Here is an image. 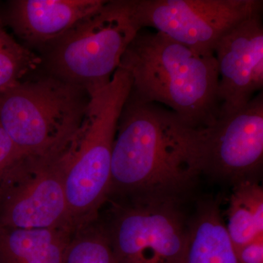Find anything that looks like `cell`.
<instances>
[{"label": "cell", "instance_id": "cell-1", "mask_svg": "<svg viewBox=\"0 0 263 263\" xmlns=\"http://www.w3.org/2000/svg\"><path fill=\"white\" fill-rule=\"evenodd\" d=\"M202 174L201 129L129 95L118 123L108 194L179 201Z\"/></svg>", "mask_w": 263, "mask_h": 263}, {"label": "cell", "instance_id": "cell-2", "mask_svg": "<svg viewBox=\"0 0 263 263\" xmlns=\"http://www.w3.org/2000/svg\"><path fill=\"white\" fill-rule=\"evenodd\" d=\"M119 67L130 76V96L160 104L195 129L219 118V73L214 53H200L155 30L142 29Z\"/></svg>", "mask_w": 263, "mask_h": 263}, {"label": "cell", "instance_id": "cell-3", "mask_svg": "<svg viewBox=\"0 0 263 263\" xmlns=\"http://www.w3.org/2000/svg\"><path fill=\"white\" fill-rule=\"evenodd\" d=\"M90 95L84 88L45 75L0 91V127L25 157L67 149L84 122Z\"/></svg>", "mask_w": 263, "mask_h": 263}, {"label": "cell", "instance_id": "cell-4", "mask_svg": "<svg viewBox=\"0 0 263 263\" xmlns=\"http://www.w3.org/2000/svg\"><path fill=\"white\" fill-rule=\"evenodd\" d=\"M132 81L119 67L108 84L89 93L87 110L69 148L65 190L71 221L87 224L108 195L118 123Z\"/></svg>", "mask_w": 263, "mask_h": 263}, {"label": "cell", "instance_id": "cell-5", "mask_svg": "<svg viewBox=\"0 0 263 263\" xmlns=\"http://www.w3.org/2000/svg\"><path fill=\"white\" fill-rule=\"evenodd\" d=\"M141 28L129 0L105 1L43 48L48 74L91 93L108 84Z\"/></svg>", "mask_w": 263, "mask_h": 263}, {"label": "cell", "instance_id": "cell-6", "mask_svg": "<svg viewBox=\"0 0 263 263\" xmlns=\"http://www.w3.org/2000/svg\"><path fill=\"white\" fill-rule=\"evenodd\" d=\"M142 29L150 28L200 53H214L221 38L262 13V0H129Z\"/></svg>", "mask_w": 263, "mask_h": 263}, {"label": "cell", "instance_id": "cell-7", "mask_svg": "<svg viewBox=\"0 0 263 263\" xmlns=\"http://www.w3.org/2000/svg\"><path fill=\"white\" fill-rule=\"evenodd\" d=\"M107 230L117 263H181L187 245L178 200H133Z\"/></svg>", "mask_w": 263, "mask_h": 263}, {"label": "cell", "instance_id": "cell-8", "mask_svg": "<svg viewBox=\"0 0 263 263\" xmlns=\"http://www.w3.org/2000/svg\"><path fill=\"white\" fill-rule=\"evenodd\" d=\"M69 147L51 157H26L25 181L10 182L0 199V227L48 229L73 226L67 207L65 174Z\"/></svg>", "mask_w": 263, "mask_h": 263}, {"label": "cell", "instance_id": "cell-9", "mask_svg": "<svg viewBox=\"0 0 263 263\" xmlns=\"http://www.w3.org/2000/svg\"><path fill=\"white\" fill-rule=\"evenodd\" d=\"M204 174L235 183L255 179L263 162V93L201 129Z\"/></svg>", "mask_w": 263, "mask_h": 263}, {"label": "cell", "instance_id": "cell-10", "mask_svg": "<svg viewBox=\"0 0 263 263\" xmlns=\"http://www.w3.org/2000/svg\"><path fill=\"white\" fill-rule=\"evenodd\" d=\"M219 73V117L247 106L263 87L262 13L227 32L214 51Z\"/></svg>", "mask_w": 263, "mask_h": 263}, {"label": "cell", "instance_id": "cell-11", "mask_svg": "<svg viewBox=\"0 0 263 263\" xmlns=\"http://www.w3.org/2000/svg\"><path fill=\"white\" fill-rule=\"evenodd\" d=\"M105 3V0H14L8 4L7 21L24 42L44 48Z\"/></svg>", "mask_w": 263, "mask_h": 263}, {"label": "cell", "instance_id": "cell-12", "mask_svg": "<svg viewBox=\"0 0 263 263\" xmlns=\"http://www.w3.org/2000/svg\"><path fill=\"white\" fill-rule=\"evenodd\" d=\"M78 228L12 229L0 227V263H64Z\"/></svg>", "mask_w": 263, "mask_h": 263}, {"label": "cell", "instance_id": "cell-13", "mask_svg": "<svg viewBox=\"0 0 263 263\" xmlns=\"http://www.w3.org/2000/svg\"><path fill=\"white\" fill-rule=\"evenodd\" d=\"M181 263H238L218 202L199 205L189 224L187 245Z\"/></svg>", "mask_w": 263, "mask_h": 263}, {"label": "cell", "instance_id": "cell-14", "mask_svg": "<svg viewBox=\"0 0 263 263\" xmlns=\"http://www.w3.org/2000/svg\"><path fill=\"white\" fill-rule=\"evenodd\" d=\"M226 228L235 250L263 235V189L254 179L235 183Z\"/></svg>", "mask_w": 263, "mask_h": 263}, {"label": "cell", "instance_id": "cell-15", "mask_svg": "<svg viewBox=\"0 0 263 263\" xmlns=\"http://www.w3.org/2000/svg\"><path fill=\"white\" fill-rule=\"evenodd\" d=\"M41 64V57L19 44L0 22V91L18 84Z\"/></svg>", "mask_w": 263, "mask_h": 263}, {"label": "cell", "instance_id": "cell-16", "mask_svg": "<svg viewBox=\"0 0 263 263\" xmlns=\"http://www.w3.org/2000/svg\"><path fill=\"white\" fill-rule=\"evenodd\" d=\"M64 263H117L108 230L79 228L67 248Z\"/></svg>", "mask_w": 263, "mask_h": 263}, {"label": "cell", "instance_id": "cell-17", "mask_svg": "<svg viewBox=\"0 0 263 263\" xmlns=\"http://www.w3.org/2000/svg\"><path fill=\"white\" fill-rule=\"evenodd\" d=\"M25 157L0 127V199L11 180L15 167Z\"/></svg>", "mask_w": 263, "mask_h": 263}, {"label": "cell", "instance_id": "cell-18", "mask_svg": "<svg viewBox=\"0 0 263 263\" xmlns=\"http://www.w3.org/2000/svg\"><path fill=\"white\" fill-rule=\"evenodd\" d=\"M238 263H263V235L235 250Z\"/></svg>", "mask_w": 263, "mask_h": 263}]
</instances>
